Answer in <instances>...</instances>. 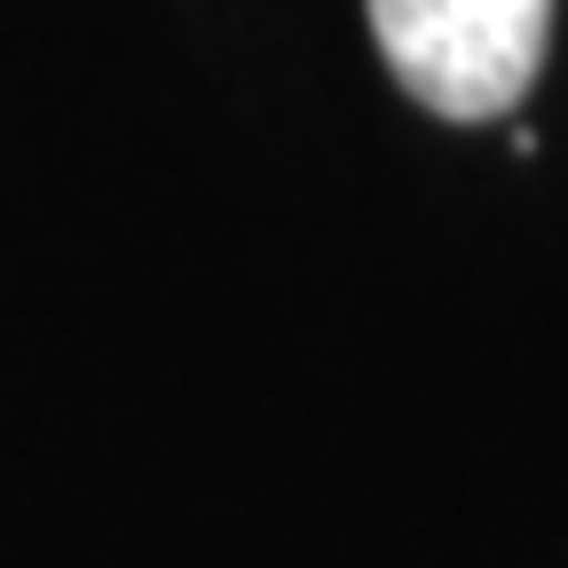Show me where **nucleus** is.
<instances>
[{"label": "nucleus", "instance_id": "f257e3e1", "mask_svg": "<svg viewBox=\"0 0 568 568\" xmlns=\"http://www.w3.org/2000/svg\"><path fill=\"white\" fill-rule=\"evenodd\" d=\"M372 40L435 119H506L552 40V0H372Z\"/></svg>", "mask_w": 568, "mask_h": 568}]
</instances>
